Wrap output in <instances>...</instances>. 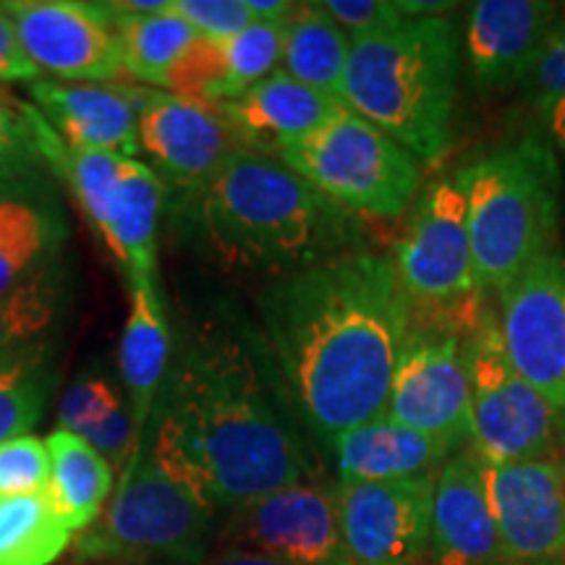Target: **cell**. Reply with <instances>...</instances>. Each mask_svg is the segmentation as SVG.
I'll list each match as a JSON object with an SVG mask.
<instances>
[{
  "label": "cell",
  "mask_w": 565,
  "mask_h": 565,
  "mask_svg": "<svg viewBox=\"0 0 565 565\" xmlns=\"http://www.w3.org/2000/svg\"><path fill=\"white\" fill-rule=\"evenodd\" d=\"M259 320L296 414L328 445L385 416L412 309L391 254L345 252L278 275Z\"/></svg>",
  "instance_id": "6da1fadb"
},
{
  "label": "cell",
  "mask_w": 565,
  "mask_h": 565,
  "mask_svg": "<svg viewBox=\"0 0 565 565\" xmlns=\"http://www.w3.org/2000/svg\"><path fill=\"white\" fill-rule=\"evenodd\" d=\"M150 456L215 511L312 482L307 448L249 349L215 330L181 338Z\"/></svg>",
  "instance_id": "7a4b0ae2"
},
{
  "label": "cell",
  "mask_w": 565,
  "mask_h": 565,
  "mask_svg": "<svg viewBox=\"0 0 565 565\" xmlns=\"http://www.w3.org/2000/svg\"><path fill=\"white\" fill-rule=\"evenodd\" d=\"M196 200L212 254L233 270L278 278L364 249L353 212L282 160L249 147L233 150Z\"/></svg>",
  "instance_id": "3957f363"
},
{
  "label": "cell",
  "mask_w": 565,
  "mask_h": 565,
  "mask_svg": "<svg viewBox=\"0 0 565 565\" xmlns=\"http://www.w3.org/2000/svg\"><path fill=\"white\" fill-rule=\"evenodd\" d=\"M458 58L454 21L406 19L351 40L338 97L419 162H437L454 141Z\"/></svg>",
  "instance_id": "277c9868"
},
{
  "label": "cell",
  "mask_w": 565,
  "mask_h": 565,
  "mask_svg": "<svg viewBox=\"0 0 565 565\" xmlns=\"http://www.w3.org/2000/svg\"><path fill=\"white\" fill-rule=\"evenodd\" d=\"M471 252L487 296H498L536 257L553 252L561 171L547 139L521 137L479 154L456 175Z\"/></svg>",
  "instance_id": "5b68a950"
},
{
  "label": "cell",
  "mask_w": 565,
  "mask_h": 565,
  "mask_svg": "<svg viewBox=\"0 0 565 565\" xmlns=\"http://www.w3.org/2000/svg\"><path fill=\"white\" fill-rule=\"evenodd\" d=\"M215 508L175 484L141 448L121 484L74 545L79 561L118 565H200L210 555Z\"/></svg>",
  "instance_id": "8992f818"
},
{
  "label": "cell",
  "mask_w": 565,
  "mask_h": 565,
  "mask_svg": "<svg viewBox=\"0 0 565 565\" xmlns=\"http://www.w3.org/2000/svg\"><path fill=\"white\" fill-rule=\"evenodd\" d=\"M391 257L414 324L466 335L479 322L487 291L477 273L466 200L456 179H437L424 189Z\"/></svg>",
  "instance_id": "52a82bcc"
},
{
  "label": "cell",
  "mask_w": 565,
  "mask_h": 565,
  "mask_svg": "<svg viewBox=\"0 0 565 565\" xmlns=\"http://www.w3.org/2000/svg\"><path fill=\"white\" fill-rule=\"evenodd\" d=\"M275 158L343 210L374 221L404 215L422 181V162L349 108Z\"/></svg>",
  "instance_id": "ba28073f"
},
{
  "label": "cell",
  "mask_w": 565,
  "mask_h": 565,
  "mask_svg": "<svg viewBox=\"0 0 565 565\" xmlns=\"http://www.w3.org/2000/svg\"><path fill=\"white\" fill-rule=\"evenodd\" d=\"M471 395V448L490 463L561 456L565 437L553 408L513 370L498 312L487 307L463 335Z\"/></svg>",
  "instance_id": "9c48e42d"
},
{
  "label": "cell",
  "mask_w": 565,
  "mask_h": 565,
  "mask_svg": "<svg viewBox=\"0 0 565 565\" xmlns=\"http://www.w3.org/2000/svg\"><path fill=\"white\" fill-rule=\"evenodd\" d=\"M498 324L513 370L553 408L565 437V257L545 252L498 294Z\"/></svg>",
  "instance_id": "30bf717a"
},
{
  "label": "cell",
  "mask_w": 565,
  "mask_h": 565,
  "mask_svg": "<svg viewBox=\"0 0 565 565\" xmlns=\"http://www.w3.org/2000/svg\"><path fill=\"white\" fill-rule=\"evenodd\" d=\"M385 416L456 450L471 445V395L461 333L412 322L393 372Z\"/></svg>",
  "instance_id": "8fae6325"
},
{
  "label": "cell",
  "mask_w": 565,
  "mask_h": 565,
  "mask_svg": "<svg viewBox=\"0 0 565 565\" xmlns=\"http://www.w3.org/2000/svg\"><path fill=\"white\" fill-rule=\"evenodd\" d=\"M217 547L254 550L291 565H351L335 487L315 479L231 508Z\"/></svg>",
  "instance_id": "7c38bea8"
},
{
  "label": "cell",
  "mask_w": 565,
  "mask_h": 565,
  "mask_svg": "<svg viewBox=\"0 0 565 565\" xmlns=\"http://www.w3.org/2000/svg\"><path fill=\"white\" fill-rule=\"evenodd\" d=\"M435 479L338 482V521L351 565H419L427 557Z\"/></svg>",
  "instance_id": "4fadbf2b"
},
{
  "label": "cell",
  "mask_w": 565,
  "mask_h": 565,
  "mask_svg": "<svg viewBox=\"0 0 565 565\" xmlns=\"http://www.w3.org/2000/svg\"><path fill=\"white\" fill-rule=\"evenodd\" d=\"M137 110L139 152L150 158L158 179L200 196L233 150L242 147L233 126L217 110L160 89L126 87Z\"/></svg>",
  "instance_id": "5bb4252c"
},
{
  "label": "cell",
  "mask_w": 565,
  "mask_h": 565,
  "mask_svg": "<svg viewBox=\"0 0 565 565\" xmlns=\"http://www.w3.org/2000/svg\"><path fill=\"white\" fill-rule=\"evenodd\" d=\"M32 66L66 84L118 82L121 42L100 3L13 0L3 3Z\"/></svg>",
  "instance_id": "9a60e30c"
},
{
  "label": "cell",
  "mask_w": 565,
  "mask_h": 565,
  "mask_svg": "<svg viewBox=\"0 0 565 565\" xmlns=\"http://www.w3.org/2000/svg\"><path fill=\"white\" fill-rule=\"evenodd\" d=\"M484 477L505 561L565 565V458L484 461Z\"/></svg>",
  "instance_id": "2e32d148"
},
{
  "label": "cell",
  "mask_w": 565,
  "mask_h": 565,
  "mask_svg": "<svg viewBox=\"0 0 565 565\" xmlns=\"http://www.w3.org/2000/svg\"><path fill=\"white\" fill-rule=\"evenodd\" d=\"M427 557L433 565L508 563L487 494L484 458L471 445L437 471Z\"/></svg>",
  "instance_id": "e0dca14e"
},
{
  "label": "cell",
  "mask_w": 565,
  "mask_h": 565,
  "mask_svg": "<svg viewBox=\"0 0 565 565\" xmlns=\"http://www.w3.org/2000/svg\"><path fill=\"white\" fill-rule=\"evenodd\" d=\"M557 21L555 3L479 0L471 6L463 38L475 79L487 89L524 84Z\"/></svg>",
  "instance_id": "ac0fdd59"
},
{
  "label": "cell",
  "mask_w": 565,
  "mask_h": 565,
  "mask_svg": "<svg viewBox=\"0 0 565 565\" xmlns=\"http://www.w3.org/2000/svg\"><path fill=\"white\" fill-rule=\"evenodd\" d=\"M32 105L71 150L113 152L137 158V110L121 82L66 84L38 79L30 84Z\"/></svg>",
  "instance_id": "d6986e66"
},
{
  "label": "cell",
  "mask_w": 565,
  "mask_h": 565,
  "mask_svg": "<svg viewBox=\"0 0 565 565\" xmlns=\"http://www.w3.org/2000/svg\"><path fill=\"white\" fill-rule=\"evenodd\" d=\"M343 108L338 97L307 87L278 68L217 113L233 126L242 147L275 158L286 145L320 131Z\"/></svg>",
  "instance_id": "ffe728a7"
},
{
  "label": "cell",
  "mask_w": 565,
  "mask_h": 565,
  "mask_svg": "<svg viewBox=\"0 0 565 565\" xmlns=\"http://www.w3.org/2000/svg\"><path fill=\"white\" fill-rule=\"evenodd\" d=\"M328 448L341 482H395L437 475L443 463L458 454L454 445L408 429L391 416H380L333 437Z\"/></svg>",
  "instance_id": "44dd1931"
},
{
  "label": "cell",
  "mask_w": 565,
  "mask_h": 565,
  "mask_svg": "<svg viewBox=\"0 0 565 565\" xmlns=\"http://www.w3.org/2000/svg\"><path fill=\"white\" fill-rule=\"evenodd\" d=\"M63 244V221L40 181L0 186V296L51 273Z\"/></svg>",
  "instance_id": "7402d4cb"
},
{
  "label": "cell",
  "mask_w": 565,
  "mask_h": 565,
  "mask_svg": "<svg viewBox=\"0 0 565 565\" xmlns=\"http://www.w3.org/2000/svg\"><path fill=\"white\" fill-rule=\"evenodd\" d=\"M162 181L147 162L124 158L110 200L103 244L124 267L129 286L158 280V221Z\"/></svg>",
  "instance_id": "603a6c76"
},
{
  "label": "cell",
  "mask_w": 565,
  "mask_h": 565,
  "mask_svg": "<svg viewBox=\"0 0 565 565\" xmlns=\"http://www.w3.org/2000/svg\"><path fill=\"white\" fill-rule=\"evenodd\" d=\"M131 288V312L126 320L118 364L124 383L129 387L134 419L145 433L147 422L154 414L162 377L171 364V330H168L158 280L137 282Z\"/></svg>",
  "instance_id": "cb8c5ba5"
},
{
  "label": "cell",
  "mask_w": 565,
  "mask_h": 565,
  "mask_svg": "<svg viewBox=\"0 0 565 565\" xmlns=\"http://www.w3.org/2000/svg\"><path fill=\"white\" fill-rule=\"evenodd\" d=\"M51 479L45 494L68 532H84L110 500L113 466L84 437L55 429L47 437Z\"/></svg>",
  "instance_id": "d4e9b609"
},
{
  "label": "cell",
  "mask_w": 565,
  "mask_h": 565,
  "mask_svg": "<svg viewBox=\"0 0 565 565\" xmlns=\"http://www.w3.org/2000/svg\"><path fill=\"white\" fill-rule=\"evenodd\" d=\"M349 53L351 38L322 9V3H296L282 19L280 71L291 79L338 97Z\"/></svg>",
  "instance_id": "484cf974"
},
{
  "label": "cell",
  "mask_w": 565,
  "mask_h": 565,
  "mask_svg": "<svg viewBox=\"0 0 565 565\" xmlns=\"http://www.w3.org/2000/svg\"><path fill=\"white\" fill-rule=\"evenodd\" d=\"M100 6L113 21L118 42H121L124 74L131 76V79L162 87L171 68L200 40L194 26L179 17L173 6L168 11L141 13V17L113 11L110 3Z\"/></svg>",
  "instance_id": "4316f807"
},
{
  "label": "cell",
  "mask_w": 565,
  "mask_h": 565,
  "mask_svg": "<svg viewBox=\"0 0 565 565\" xmlns=\"http://www.w3.org/2000/svg\"><path fill=\"white\" fill-rule=\"evenodd\" d=\"M58 307L61 286L53 270L0 296V370L45 356V335L51 333Z\"/></svg>",
  "instance_id": "83f0119b"
},
{
  "label": "cell",
  "mask_w": 565,
  "mask_h": 565,
  "mask_svg": "<svg viewBox=\"0 0 565 565\" xmlns=\"http://www.w3.org/2000/svg\"><path fill=\"white\" fill-rule=\"evenodd\" d=\"M71 532L45 492L0 498V565H51Z\"/></svg>",
  "instance_id": "f1b7e54d"
},
{
  "label": "cell",
  "mask_w": 565,
  "mask_h": 565,
  "mask_svg": "<svg viewBox=\"0 0 565 565\" xmlns=\"http://www.w3.org/2000/svg\"><path fill=\"white\" fill-rule=\"evenodd\" d=\"M223 68L238 95L280 68L282 21H254L242 34L215 40Z\"/></svg>",
  "instance_id": "f546056e"
},
{
  "label": "cell",
  "mask_w": 565,
  "mask_h": 565,
  "mask_svg": "<svg viewBox=\"0 0 565 565\" xmlns=\"http://www.w3.org/2000/svg\"><path fill=\"white\" fill-rule=\"evenodd\" d=\"M45 160L34 139V105L21 103L0 84V186L40 181Z\"/></svg>",
  "instance_id": "4dcf8cb0"
},
{
  "label": "cell",
  "mask_w": 565,
  "mask_h": 565,
  "mask_svg": "<svg viewBox=\"0 0 565 565\" xmlns=\"http://www.w3.org/2000/svg\"><path fill=\"white\" fill-rule=\"evenodd\" d=\"M524 84L547 137L565 147V19L555 24Z\"/></svg>",
  "instance_id": "1f68e13d"
},
{
  "label": "cell",
  "mask_w": 565,
  "mask_h": 565,
  "mask_svg": "<svg viewBox=\"0 0 565 565\" xmlns=\"http://www.w3.org/2000/svg\"><path fill=\"white\" fill-rule=\"evenodd\" d=\"M47 401L45 362L0 370V443L24 437L40 422Z\"/></svg>",
  "instance_id": "d6a6232c"
},
{
  "label": "cell",
  "mask_w": 565,
  "mask_h": 565,
  "mask_svg": "<svg viewBox=\"0 0 565 565\" xmlns=\"http://www.w3.org/2000/svg\"><path fill=\"white\" fill-rule=\"evenodd\" d=\"M51 479V456L40 437L24 435L0 443V498L45 492Z\"/></svg>",
  "instance_id": "836d02e7"
},
{
  "label": "cell",
  "mask_w": 565,
  "mask_h": 565,
  "mask_svg": "<svg viewBox=\"0 0 565 565\" xmlns=\"http://www.w3.org/2000/svg\"><path fill=\"white\" fill-rule=\"evenodd\" d=\"M124 406L121 395L105 377H84L68 387L61 401V429L84 437Z\"/></svg>",
  "instance_id": "e575fe53"
},
{
  "label": "cell",
  "mask_w": 565,
  "mask_h": 565,
  "mask_svg": "<svg viewBox=\"0 0 565 565\" xmlns=\"http://www.w3.org/2000/svg\"><path fill=\"white\" fill-rule=\"evenodd\" d=\"M173 11L194 26L200 38L228 40L252 26L257 13L249 0H171Z\"/></svg>",
  "instance_id": "d590c367"
},
{
  "label": "cell",
  "mask_w": 565,
  "mask_h": 565,
  "mask_svg": "<svg viewBox=\"0 0 565 565\" xmlns=\"http://www.w3.org/2000/svg\"><path fill=\"white\" fill-rule=\"evenodd\" d=\"M322 9L351 40L395 30L406 21L401 0L398 3L395 0H322Z\"/></svg>",
  "instance_id": "8d00e7d4"
},
{
  "label": "cell",
  "mask_w": 565,
  "mask_h": 565,
  "mask_svg": "<svg viewBox=\"0 0 565 565\" xmlns=\"http://www.w3.org/2000/svg\"><path fill=\"white\" fill-rule=\"evenodd\" d=\"M84 440L113 466V471L118 469L124 475L126 466L131 463V458L137 456L141 445H145V433H141L137 419H134L131 408L121 406L110 419H105L100 427L84 435Z\"/></svg>",
  "instance_id": "74e56055"
},
{
  "label": "cell",
  "mask_w": 565,
  "mask_h": 565,
  "mask_svg": "<svg viewBox=\"0 0 565 565\" xmlns=\"http://www.w3.org/2000/svg\"><path fill=\"white\" fill-rule=\"evenodd\" d=\"M40 71L32 66L26 58L24 47H21L17 26L0 3V84L3 82H38Z\"/></svg>",
  "instance_id": "f35d334b"
},
{
  "label": "cell",
  "mask_w": 565,
  "mask_h": 565,
  "mask_svg": "<svg viewBox=\"0 0 565 565\" xmlns=\"http://www.w3.org/2000/svg\"><path fill=\"white\" fill-rule=\"evenodd\" d=\"M200 565H291L286 561H278V557L254 553V550H242V547H217L215 553L204 557Z\"/></svg>",
  "instance_id": "ab89813d"
},
{
  "label": "cell",
  "mask_w": 565,
  "mask_h": 565,
  "mask_svg": "<svg viewBox=\"0 0 565 565\" xmlns=\"http://www.w3.org/2000/svg\"><path fill=\"white\" fill-rule=\"evenodd\" d=\"M500 565H513V563H500Z\"/></svg>",
  "instance_id": "60d3db41"
}]
</instances>
